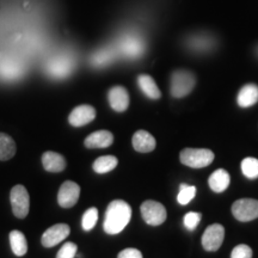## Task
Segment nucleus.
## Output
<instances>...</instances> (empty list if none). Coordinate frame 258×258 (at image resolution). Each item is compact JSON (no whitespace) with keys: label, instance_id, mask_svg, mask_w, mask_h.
Here are the masks:
<instances>
[{"label":"nucleus","instance_id":"f257e3e1","mask_svg":"<svg viewBox=\"0 0 258 258\" xmlns=\"http://www.w3.org/2000/svg\"><path fill=\"white\" fill-rule=\"evenodd\" d=\"M132 218V208L125 201L115 200L106 208L103 228L108 234H118L125 228Z\"/></svg>","mask_w":258,"mask_h":258},{"label":"nucleus","instance_id":"f03ea898","mask_svg":"<svg viewBox=\"0 0 258 258\" xmlns=\"http://www.w3.org/2000/svg\"><path fill=\"white\" fill-rule=\"evenodd\" d=\"M183 164L192 169H201L211 165L214 160V153L207 148H184L179 154Z\"/></svg>","mask_w":258,"mask_h":258},{"label":"nucleus","instance_id":"7ed1b4c3","mask_svg":"<svg viewBox=\"0 0 258 258\" xmlns=\"http://www.w3.org/2000/svg\"><path fill=\"white\" fill-rule=\"evenodd\" d=\"M195 83V76L191 72L185 70L175 71L171 76V95L176 98L185 97L192 91Z\"/></svg>","mask_w":258,"mask_h":258},{"label":"nucleus","instance_id":"20e7f679","mask_svg":"<svg viewBox=\"0 0 258 258\" xmlns=\"http://www.w3.org/2000/svg\"><path fill=\"white\" fill-rule=\"evenodd\" d=\"M12 212L18 219H24L28 215L30 208V198L25 186L18 184L15 185L10 194Z\"/></svg>","mask_w":258,"mask_h":258},{"label":"nucleus","instance_id":"39448f33","mask_svg":"<svg viewBox=\"0 0 258 258\" xmlns=\"http://www.w3.org/2000/svg\"><path fill=\"white\" fill-rule=\"evenodd\" d=\"M141 215L145 222L151 226H159L166 220L167 213L163 205L157 201L148 200L141 205Z\"/></svg>","mask_w":258,"mask_h":258},{"label":"nucleus","instance_id":"423d86ee","mask_svg":"<svg viewBox=\"0 0 258 258\" xmlns=\"http://www.w3.org/2000/svg\"><path fill=\"white\" fill-rule=\"evenodd\" d=\"M234 218L241 222L252 221L258 218V200L241 199L232 206Z\"/></svg>","mask_w":258,"mask_h":258},{"label":"nucleus","instance_id":"0eeeda50","mask_svg":"<svg viewBox=\"0 0 258 258\" xmlns=\"http://www.w3.org/2000/svg\"><path fill=\"white\" fill-rule=\"evenodd\" d=\"M225 238V228L220 224H213L206 228L202 235V246L206 251L214 252L220 249Z\"/></svg>","mask_w":258,"mask_h":258},{"label":"nucleus","instance_id":"6e6552de","mask_svg":"<svg viewBox=\"0 0 258 258\" xmlns=\"http://www.w3.org/2000/svg\"><path fill=\"white\" fill-rule=\"evenodd\" d=\"M145 44L143 38L137 34H124L118 41L117 49L128 57H137L144 51Z\"/></svg>","mask_w":258,"mask_h":258},{"label":"nucleus","instance_id":"1a4fd4ad","mask_svg":"<svg viewBox=\"0 0 258 258\" xmlns=\"http://www.w3.org/2000/svg\"><path fill=\"white\" fill-rule=\"evenodd\" d=\"M80 195V186L72 180H66L60 186L57 194V202L62 208H71L78 202Z\"/></svg>","mask_w":258,"mask_h":258},{"label":"nucleus","instance_id":"9d476101","mask_svg":"<svg viewBox=\"0 0 258 258\" xmlns=\"http://www.w3.org/2000/svg\"><path fill=\"white\" fill-rule=\"evenodd\" d=\"M71 228L66 224H57L51 226L42 235V245L44 247H53L63 241L70 235Z\"/></svg>","mask_w":258,"mask_h":258},{"label":"nucleus","instance_id":"9b49d317","mask_svg":"<svg viewBox=\"0 0 258 258\" xmlns=\"http://www.w3.org/2000/svg\"><path fill=\"white\" fill-rule=\"evenodd\" d=\"M96 118V110L91 105L84 104L73 109L70 114L69 121L73 127H82L92 122Z\"/></svg>","mask_w":258,"mask_h":258},{"label":"nucleus","instance_id":"f8f14e48","mask_svg":"<svg viewBox=\"0 0 258 258\" xmlns=\"http://www.w3.org/2000/svg\"><path fill=\"white\" fill-rule=\"evenodd\" d=\"M108 99L110 106L115 111L122 112L127 110L129 105L128 91L123 86H114L108 93Z\"/></svg>","mask_w":258,"mask_h":258},{"label":"nucleus","instance_id":"ddd939ff","mask_svg":"<svg viewBox=\"0 0 258 258\" xmlns=\"http://www.w3.org/2000/svg\"><path fill=\"white\" fill-rule=\"evenodd\" d=\"M133 147L135 151L140 153H148L152 152L156 148V139L152 134H150L146 131H138L137 133L133 135Z\"/></svg>","mask_w":258,"mask_h":258},{"label":"nucleus","instance_id":"4468645a","mask_svg":"<svg viewBox=\"0 0 258 258\" xmlns=\"http://www.w3.org/2000/svg\"><path fill=\"white\" fill-rule=\"evenodd\" d=\"M114 143V135L109 131H98L90 134L84 144L88 148H106Z\"/></svg>","mask_w":258,"mask_h":258},{"label":"nucleus","instance_id":"2eb2a0df","mask_svg":"<svg viewBox=\"0 0 258 258\" xmlns=\"http://www.w3.org/2000/svg\"><path fill=\"white\" fill-rule=\"evenodd\" d=\"M42 164H43V167L46 169L48 172H61V171L64 170L66 167V160L59 153L55 152H46L42 156Z\"/></svg>","mask_w":258,"mask_h":258},{"label":"nucleus","instance_id":"dca6fc26","mask_svg":"<svg viewBox=\"0 0 258 258\" xmlns=\"http://www.w3.org/2000/svg\"><path fill=\"white\" fill-rule=\"evenodd\" d=\"M237 102L241 108H250L258 102V86L254 84H247L241 88L238 93Z\"/></svg>","mask_w":258,"mask_h":258},{"label":"nucleus","instance_id":"f3484780","mask_svg":"<svg viewBox=\"0 0 258 258\" xmlns=\"http://www.w3.org/2000/svg\"><path fill=\"white\" fill-rule=\"evenodd\" d=\"M231 183L230 173L224 169H219L212 173L208 179V184L214 192H222L228 188Z\"/></svg>","mask_w":258,"mask_h":258},{"label":"nucleus","instance_id":"a211bd4d","mask_svg":"<svg viewBox=\"0 0 258 258\" xmlns=\"http://www.w3.org/2000/svg\"><path fill=\"white\" fill-rule=\"evenodd\" d=\"M72 61L64 56H59L57 59H54L48 66V71L51 76L55 78H63L72 71Z\"/></svg>","mask_w":258,"mask_h":258},{"label":"nucleus","instance_id":"6ab92c4d","mask_svg":"<svg viewBox=\"0 0 258 258\" xmlns=\"http://www.w3.org/2000/svg\"><path fill=\"white\" fill-rule=\"evenodd\" d=\"M138 84L140 86L141 91L151 99H159L161 93L158 89L156 82L152 77L147 76V74H141L138 78Z\"/></svg>","mask_w":258,"mask_h":258},{"label":"nucleus","instance_id":"aec40b11","mask_svg":"<svg viewBox=\"0 0 258 258\" xmlns=\"http://www.w3.org/2000/svg\"><path fill=\"white\" fill-rule=\"evenodd\" d=\"M10 244H11V249L14 251L16 256H24L28 251V241L23 232L21 231H12L10 233Z\"/></svg>","mask_w":258,"mask_h":258},{"label":"nucleus","instance_id":"412c9836","mask_svg":"<svg viewBox=\"0 0 258 258\" xmlns=\"http://www.w3.org/2000/svg\"><path fill=\"white\" fill-rule=\"evenodd\" d=\"M16 154V143L14 139L4 133H0V160L5 161L14 158Z\"/></svg>","mask_w":258,"mask_h":258},{"label":"nucleus","instance_id":"4be33fe9","mask_svg":"<svg viewBox=\"0 0 258 258\" xmlns=\"http://www.w3.org/2000/svg\"><path fill=\"white\" fill-rule=\"evenodd\" d=\"M117 164H118V160L116 157L103 156L95 160L92 167H93V170H95V172L99 173V175H103V173H108V172H110V171L114 170L115 167L117 166Z\"/></svg>","mask_w":258,"mask_h":258},{"label":"nucleus","instance_id":"5701e85b","mask_svg":"<svg viewBox=\"0 0 258 258\" xmlns=\"http://www.w3.org/2000/svg\"><path fill=\"white\" fill-rule=\"evenodd\" d=\"M241 171L244 176L250 179L258 178V159L252 157H247L241 161Z\"/></svg>","mask_w":258,"mask_h":258},{"label":"nucleus","instance_id":"b1692460","mask_svg":"<svg viewBox=\"0 0 258 258\" xmlns=\"http://www.w3.org/2000/svg\"><path fill=\"white\" fill-rule=\"evenodd\" d=\"M114 56H115V48L106 47L105 49L99 50L98 53H96L95 55L92 56V62L93 64H96V66H103V64L110 62Z\"/></svg>","mask_w":258,"mask_h":258},{"label":"nucleus","instance_id":"393cba45","mask_svg":"<svg viewBox=\"0 0 258 258\" xmlns=\"http://www.w3.org/2000/svg\"><path fill=\"white\" fill-rule=\"evenodd\" d=\"M195 195H196L195 186L188 185V184H180L178 196H177V201H178L179 205L186 206L194 198H195Z\"/></svg>","mask_w":258,"mask_h":258},{"label":"nucleus","instance_id":"a878e982","mask_svg":"<svg viewBox=\"0 0 258 258\" xmlns=\"http://www.w3.org/2000/svg\"><path fill=\"white\" fill-rule=\"evenodd\" d=\"M97 220H98V209L95 207L89 208L83 215V220H82L83 228L85 231H91L96 226Z\"/></svg>","mask_w":258,"mask_h":258},{"label":"nucleus","instance_id":"bb28decb","mask_svg":"<svg viewBox=\"0 0 258 258\" xmlns=\"http://www.w3.org/2000/svg\"><path fill=\"white\" fill-rule=\"evenodd\" d=\"M189 46L196 50L209 49L212 46V38L205 35H198V36H191L189 38Z\"/></svg>","mask_w":258,"mask_h":258},{"label":"nucleus","instance_id":"cd10ccee","mask_svg":"<svg viewBox=\"0 0 258 258\" xmlns=\"http://www.w3.org/2000/svg\"><path fill=\"white\" fill-rule=\"evenodd\" d=\"M77 250H78V246L76 244L72 243V241H67L59 250L56 258H74L77 254Z\"/></svg>","mask_w":258,"mask_h":258},{"label":"nucleus","instance_id":"c85d7f7f","mask_svg":"<svg viewBox=\"0 0 258 258\" xmlns=\"http://www.w3.org/2000/svg\"><path fill=\"white\" fill-rule=\"evenodd\" d=\"M231 258H252V249L249 245L239 244L232 250Z\"/></svg>","mask_w":258,"mask_h":258},{"label":"nucleus","instance_id":"c756f323","mask_svg":"<svg viewBox=\"0 0 258 258\" xmlns=\"http://www.w3.org/2000/svg\"><path fill=\"white\" fill-rule=\"evenodd\" d=\"M200 221H201V214L198 212H189L184 217V226L190 231L195 230Z\"/></svg>","mask_w":258,"mask_h":258},{"label":"nucleus","instance_id":"7c9ffc66","mask_svg":"<svg viewBox=\"0 0 258 258\" xmlns=\"http://www.w3.org/2000/svg\"><path fill=\"white\" fill-rule=\"evenodd\" d=\"M117 258H143V253H141L138 249L129 247V249L122 250L121 252L118 253Z\"/></svg>","mask_w":258,"mask_h":258},{"label":"nucleus","instance_id":"2f4dec72","mask_svg":"<svg viewBox=\"0 0 258 258\" xmlns=\"http://www.w3.org/2000/svg\"><path fill=\"white\" fill-rule=\"evenodd\" d=\"M257 53H258V49H257Z\"/></svg>","mask_w":258,"mask_h":258}]
</instances>
